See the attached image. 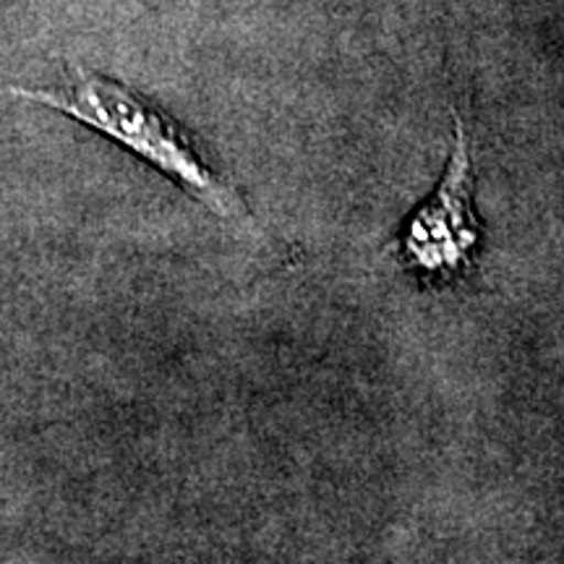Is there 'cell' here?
Listing matches in <instances>:
<instances>
[{"label":"cell","instance_id":"6da1fadb","mask_svg":"<svg viewBox=\"0 0 564 564\" xmlns=\"http://www.w3.org/2000/svg\"><path fill=\"white\" fill-rule=\"evenodd\" d=\"M0 97L40 102L89 126L116 144L126 147L139 160L150 162L154 171L178 183L183 192L192 194L196 202L225 220L243 223L249 217L236 188L204 162L186 131L137 91L123 87L121 82L76 68L74 82L66 89L0 87Z\"/></svg>","mask_w":564,"mask_h":564},{"label":"cell","instance_id":"7a4b0ae2","mask_svg":"<svg viewBox=\"0 0 564 564\" xmlns=\"http://www.w3.org/2000/svg\"><path fill=\"white\" fill-rule=\"evenodd\" d=\"M474 160L465 126L455 121V147L442 181L400 230V257L429 285L460 280L476 262L481 223L474 207Z\"/></svg>","mask_w":564,"mask_h":564}]
</instances>
